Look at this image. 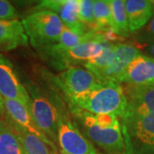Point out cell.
<instances>
[{"label":"cell","instance_id":"cell-19","mask_svg":"<svg viewBox=\"0 0 154 154\" xmlns=\"http://www.w3.org/2000/svg\"><path fill=\"white\" fill-rule=\"evenodd\" d=\"M111 8V31L117 37H128V28L124 0H110Z\"/></svg>","mask_w":154,"mask_h":154},{"label":"cell","instance_id":"cell-26","mask_svg":"<svg viewBox=\"0 0 154 154\" xmlns=\"http://www.w3.org/2000/svg\"><path fill=\"white\" fill-rule=\"evenodd\" d=\"M145 51H146V55L154 58V41L146 45Z\"/></svg>","mask_w":154,"mask_h":154},{"label":"cell","instance_id":"cell-30","mask_svg":"<svg viewBox=\"0 0 154 154\" xmlns=\"http://www.w3.org/2000/svg\"><path fill=\"white\" fill-rule=\"evenodd\" d=\"M53 154H63L62 152H55Z\"/></svg>","mask_w":154,"mask_h":154},{"label":"cell","instance_id":"cell-8","mask_svg":"<svg viewBox=\"0 0 154 154\" xmlns=\"http://www.w3.org/2000/svg\"><path fill=\"white\" fill-rule=\"evenodd\" d=\"M120 122L126 150L129 154L153 141L154 114Z\"/></svg>","mask_w":154,"mask_h":154},{"label":"cell","instance_id":"cell-4","mask_svg":"<svg viewBox=\"0 0 154 154\" xmlns=\"http://www.w3.org/2000/svg\"><path fill=\"white\" fill-rule=\"evenodd\" d=\"M22 22L28 40L37 50L57 44L64 28L60 18L50 11H34Z\"/></svg>","mask_w":154,"mask_h":154},{"label":"cell","instance_id":"cell-24","mask_svg":"<svg viewBox=\"0 0 154 154\" xmlns=\"http://www.w3.org/2000/svg\"><path fill=\"white\" fill-rule=\"evenodd\" d=\"M17 17V10L11 2L0 0V20H14Z\"/></svg>","mask_w":154,"mask_h":154},{"label":"cell","instance_id":"cell-27","mask_svg":"<svg viewBox=\"0 0 154 154\" xmlns=\"http://www.w3.org/2000/svg\"><path fill=\"white\" fill-rule=\"evenodd\" d=\"M4 112V99L0 95V114Z\"/></svg>","mask_w":154,"mask_h":154},{"label":"cell","instance_id":"cell-15","mask_svg":"<svg viewBox=\"0 0 154 154\" xmlns=\"http://www.w3.org/2000/svg\"><path fill=\"white\" fill-rule=\"evenodd\" d=\"M28 38L22 21L0 20V51H10L28 45Z\"/></svg>","mask_w":154,"mask_h":154},{"label":"cell","instance_id":"cell-10","mask_svg":"<svg viewBox=\"0 0 154 154\" xmlns=\"http://www.w3.org/2000/svg\"><path fill=\"white\" fill-rule=\"evenodd\" d=\"M0 95L4 99L20 102L30 110L31 100L28 89L21 82L7 58L0 62Z\"/></svg>","mask_w":154,"mask_h":154},{"label":"cell","instance_id":"cell-14","mask_svg":"<svg viewBox=\"0 0 154 154\" xmlns=\"http://www.w3.org/2000/svg\"><path fill=\"white\" fill-rule=\"evenodd\" d=\"M4 113L14 123L22 128L26 131L33 134L50 146L55 152H58L55 143H53L35 123L31 110L25 105L16 100L4 99Z\"/></svg>","mask_w":154,"mask_h":154},{"label":"cell","instance_id":"cell-9","mask_svg":"<svg viewBox=\"0 0 154 154\" xmlns=\"http://www.w3.org/2000/svg\"><path fill=\"white\" fill-rule=\"evenodd\" d=\"M127 105L121 121L154 114V87H132L122 85Z\"/></svg>","mask_w":154,"mask_h":154},{"label":"cell","instance_id":"cell-22","mask_svg":"<svg viewBox=\"0 0 154 154\" xmlns=\"http://www.w3.org/2000/svg\"><path fill=\"white\" fill-rule=\"evenodd\" d=\"M94 0H78L79 19L89 30H95V18L94 11ZM99 32V31H98Z\"/></svg>","mask_w":154,"mask_h":154},{"label":"cell","instance_id":"cell-3","mask_svg":"<svg viewBox=\"0 0 154 154\" xmlns=\"http://www.w3.org/2000/svg\"><path fill=\"white\" fill-rule=\"evenodd\" d=\"M113 33H99L94 38L77 45L68 50L57 48L54 45L37 50L39 54L46 58L58 70H65L68 68L76 66L80 63H85L94 58L102 51L104 44L107 40H115Z\"/></svg>","mask_w":154,"mask_h":154},{"label":"cell","instance_id":"cell-28","mask_svg":"<svg viewBox=\"0 0 154 154\" xmlns=\"http://www.w3.org/2000/svg\"><path fill=\"white\" fill-rule=\"evenodd\" d=\"M151 3H152V13H153V16H154V0H151Z\"/></svg>","mask_w":154,"mask_h":154},{"label":"cell","instance_id":"cell-5","mask_svg":"<svg viewBox=\"0 0 154 154\" xmlns=\"http://www.w3.org/2000/svg\"><path fill=\"white\" fill-rule=\"evenodd\" d=\"M55 104L58 112L57 142L63 154H101L95 148L75 122L67 113L65 105L56 98Z\"/></svg>","mask_w":154,"mask_h":154},{"label":"cell","instance_id":"cell-12","mask_svg":"<svg viewBox=\"0 0 154 154\" xmlns=\"http://www.w3.org/2000/svg\"><path fill=\"white\" fill-rule=\"evenodd\" d=\"M36 9L55 13L63 25L74 32L85 34L91 31L79 19L78 0H44L38 4Z\"/></svg>","mask_w":154,"mask_h":154},{"label":"cell","instance_id":"cell-29","mask_svg":"<svg viewBox=\"0 0 154 154\" xmlns=\"http://www.w3.org/2000/svg\"><path fill=\"white\" fill-rule=\"evenodd\" d=\"M6 57H4V56L2 55V54H1V53H0V62H2V61H4L5 60V59Z\"/></svg>","mask_w":154,"mask_h":154},{"label":"cell","instance_id":"cell-23","mask_svg":"<svg viewBox=\"0 0 154 154\" xmlns=\"http://www.w3.org/2000/svg\"><path fill=\"white\" fill-rule=\"evenodd\" d=\"M134 38L137 42L144 45L154 41V16L142 29L138 31Z\"/></svg>","mask_w":154,"mask_h":154},{"label":"cell","instance_id":"cell-7","mask_svg":"<svg viewBox=\"0 0 154 154\" xmlns=\"http://www.w3.org/2000/svg\"><path fill=\"white\" fill-rule=\"evenodd\" d=\"M55 81L69 100L86 94L101 82L86 68L79 66L63 70Z\"/></svg>","mask_w":154,"mask_h":154},{"label":"cell","instance_id":"cell-13","mask_svg":"<svg viewBox=\"0 0 154 154\" xmlns=\"http://www.w3.org/2000/svg\"><path fill=\"white\" fill-rule=\"evenodd\" d=\"M117 82L132 87H154V58L140 53L128 65Z\"/></svg>","mask_w":154,"mask_h":154},{"label":"cell","instance_id":"cell-6","mask_svg":"<svg viewBox=\"0 0 154 154\" xmlns=\"http://www.w3.org/2000/svg\"><path fill=\"white\" fill-rule=\"evenodd\" d=\"M30 110L38 128L54 143L57 141L58 112L54 99L51 101L34 85H28Z\"/></svg>","mask_w":154,"mask_h":154},{"label":"cell","instance_id":"cell-21","mask_svg":"<svg viewBox=\"0 0 154 154\" xmlns=\"http://www.w3.org/2000/svg\"><path fill=\"white\" fill-rule=\"evenodd\" d=\"M94 11L97 31L100 33H112L110 0H95Z\"/></svg>","mask_w":154,"mask_h":154},{"label":"cell","instance_id":"cell-16","mask_svg":"<svg viewBox=\"0 0 154 154\" xmlns=\"http://www.w3.org/2000/svg\"><path fill=\"white\" fill-rule=\"evenodd\" d=\"M124 3L129 31L137 33L153 17L151 0H126Z\"/></svg>","mask_w":154,"mask_h":154},{"label":"cell","instance_id":"cell-1","mask_svg":"<svg viewBox=\"0 0 154 154\" xmlns=\"http://www.w3.org/2000/svg\"><path fill=\"white\" fill-rule=\"evenodd\" d=\"M70 113L81 123L85 136L109 152L126 150L121 122L116 116L95 115L85 110L69 107Z\"/></svg>","mask_w":154,"mask_h":154},{"label":"cell","instance_id":"cell-25","mask_svg":"<svg viewBox=\"0 0 154 154\" xmlns=\"http://www.w3.org/2000/svg\"><path fill=\"white\" fill-rule=\"evenodd\" d=\"M139 154H154V140L152 143L137 150Z\"/></svg>","mask_w":154,"mask_h":154},{"label":"cell","instance_id":"cell-20","mask_svg":"<svg viewBox=\"0 0 154 154\" xmlns=\"http://www.w3.org/2000/svg\"><path fill=\"white\" fill-rule=\"evenodd\" d=\"M116 43L117 42H114V40L105 41L102 51L94 58L85 63L84 67L88 70L92 72L94 75L98 78V76L101 74V72L108 66L113 55V51H114Z\"/></svg>","mask_w":154,"mask_h":154},{"label":"cell","instance_id":"cell-2","mask_svg":"<svg viewBox=\"0 0 154 154\" xmlns=\"http://www.w3.org/2000/svg\"><path fill=\"white\" fill-rule=\"evenodd\" d=\"M69 107L85 110L95 115H113L121 118L127 99L121 84L109 81L100 82L84 95L69 99Z\"/></svg>","mask_w":154,"mask_h":154},{"label":"cell","instance_id":"cell-11","mask_svg":"<svg viewBox=\"0 0 154 154\" xmlns=\"http://www.w3.org/2000/svg\"><path fill=\"white\" fill-rule=\"evenodd\" d=\"M140 53V50L136 45L130 43H116L113 55L108 66L105 68L98 79L101 82H116L125 72L127 68ZM118 83V82H117Z\"/></svg>","mask_w":154,"mask_h":154},{"label":"cell","instance_id":"cell-18","mask_svg":"<svg viewBox=\"0 0 154 154\" xmlns=\"http://www.w3.org/2000/svg\"><path fill=\"white\" fill-rule=\"evenodd\" d=\"M0 154H24L17 134L0 116Z\"/></svg>","mask_w":154,"mask_h":154},{"label":"cell","instance_id":"cell-17","mask_svg":"<svg viewBox=\"0 0 154 154\" xmlns=\"http://www.w3.org/2000/svg\"><path fill=\"white\" fill-rule=\"evenodd\" d=\"M2 115L6 122L17 134L22 143L24 154H53L55 152V151L42 140L33 135V134L26 131L25 129L11 121L4 114V112L2 113Z\"/></svg>","mask_w":154,"mask_h":154}]
</instances>
